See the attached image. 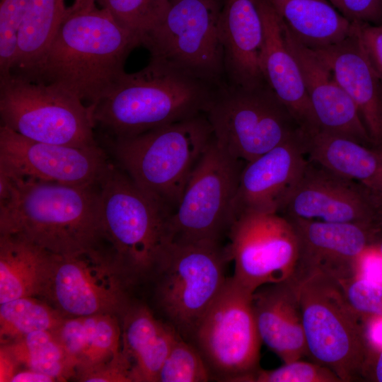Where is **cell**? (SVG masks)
<instances>
[{"label": "cell", "mask_w": 382, "mask_h": 382, "mask_svg": "<svg viewBox=\"0 0 382 382\" xmlns=\"http://www.w3.org/2000/svg\"><path fill=\"white\" fill-rule=\"evenodd\" d=\"M53 255L20 237L0 235V303L22 297H40Z\"/></svg>", "instance_id": "obj_27"}, {"label": "cell", "mask_w": 382, "mask_h": 382, "mask_svg": "<svg viewBox=\"0 0 382 382\" xmlns=\"http://www.w3.org/2000/svg\"><path fill=\"white\" fill-rule=\"evenodd\" d=\"M341 41L313 50L352 99L376 148H382V86L364 51L354 22Z\"/></svg>", "instance_id": "obj_20"}, {"label": "cell", "mask_w": 382, "mask_h": 382, "mask_svg": "<svg viewBox=\"0 0 382 382\" xmlns=\"http://www.w3.org/2000/svg\"><path fill=\"white\" fill-rule=\"evenodd\" d=\"M369 338L376 345L382 347V318H376L368 331Z\"/></svg>", "instance_id": "obj_43"}, {"label": "cell", "mask_w": 382, "mask_h": 382, "mask_svg": "<svg viewBox=\"0 0 382 382\" xmlns=\"http://www.w3.org/2000/svg\"><path fill=\"white\" fill-rule=\"evenodd\" d=\"M240 382H342L329 368L298 359L272 370L258 368Z\"/></svg>", "instance_id": "obj_34"}, {"label": "cell", "mask_w": 382, "mask_h": 382, "mask_svg": "<svg viewBox=\"0 0 382 382\" xmlns=\"http://www.w3.org/2000/svg\"><path fill=\"white\" fill-rule=\"evenodd\" d=\"M252 297L228 277L192 335L190 342L201 354L212 380L240 382L260 367L262 341Z\"/></svg>", "instance_id": "obj_12"}, {"label": "cell", "mask_w": 382, "mask_h": 382, "mask_svg": "<svg viewBox=\"0 0 382 382\" xmlns=\"http://www.w3.org/2000/svg\"><path fill=\"white\" fill-rule=\"evenodd\" d=\"M77 371L109 361L121 347L120 316L101 313L66 317L52 331Z\"/></svg>", "instance_id": "obj_26"}, {"label": "cell", "mask_w": 382, "mask_h": 382, "mask_svg": "<svg viewBox=\"0 0 382 382\" xmlns=\"http://www.w3.org/2000/svg\"><path fill=\"white\" fill-rule=\"evenodd\" d=\"M219 27L226 83L250 88L266 82L260 68L263 25L256 0H224Z\"/></svg>", "instance_id": "obj_22"}, {"label": "cell", "mask_w": 382, "mask_h": 382, "mask_svg": "<svg viewBox=\"0 0 382 382\" xmlns=\"http://www.w3.org/2000/svg\"><path fill=\"white\" fill-rule=\"evenodd\" d=\"M18 177L11 201L0 207V235H13L51 253L66 255L101 243L99 192Z\"/></svg>", "instance_id": "obj_3"}, {"label": "cell", "mask_w": 382, "mask_h": 382, "mask_svg": "<svg viewBox=\"0 0 382 382\" xmlns=\"http://www.w3.org/2000/svg\"><path fill=\"white\" fill-rule=\"evenodd\" d=\"M109 162L97 145L75 146L34 141L0 127V167L26 178L95 186Z\"/></svg>", "instance_id": "obj_16"}, {"label": "cell", "mask_w": 382, "mask_h": 382, "mask_svg": "<svg viewBox=\"0 0 382 382\" xmlns=\"http://www.w3.org/2000/svg\"><path fill=\"white\" fill-rule=\"evenodd\" d=\"M245 164L219 146L213 136L170 216L171 243H221L228 236L231 208Z\"/></svg>", "instance_id": "obj_13"}, {"label": "cell", "mask_w": 382, "mask_h": 382, "mask_svg": "<svg viewBox=\"0 0 382 382\" xmlns=\"http://www.w3.org/2000/svg\"><path fill=\"white\" fill-rule=\"evenodd\" d=\"M377 204V209L380 220V224H382V195H375Z\"/></svg>", "instance_id": "obj_47"}, {"label": "cell", "mask_w": 382, "mask_h": 382, "mask_svg": "<svg viewBox=\"0 0 382 382\" xmlns=\"http://www.w3.org/2000/svg\"><path fill=\"white\" fill-rule=\"evenodd\" d=\"M359 273L364 278L382 284V255L374 243L361 255Z\"/></svg>", "instance_id": "obj_40"}, {"label": "cell", "mask_w": 382, "mask_h": 382, "mask_svg": "<svg viewBox=\"0 0 382 382\" xmlns=\"http://www.w3.org/2000/svg\"><path fill=\"white\" fill-rule=\"evenodd\" d=\"M231 261L217 242H172L148 282L160 318L184 340L192 335L224 286Z\"/></svg>", "instance_id": "obj_6"}, {"label": "cell", "mask_w": 382, "mask_h": 382, "mask_svg": "<svg viewBox=\"0 0 382 382\" xmlns=\"http://www.w3.org/2000/svg\"><path fill=\"white\" fill-rule=\"evenodd\" d=\"M293 35L311 49L328 46L349 35L353 23L326 0H264Z\"/></svg>", "instance_id": "obj_28"}, {"label": "cell", "mask_w": 382, "mask_h": 382, "mask_svg": "<svg viewBox=\"0 0 382 382\" xmlns=\"http://www.w3.org/2000/svg\"><path fill=\"white\" fill-rule=\"evenodd\" d=\"M381 86H382V84H381Z\"/></svg>", "instance_id": "obj_49"}, {"label": "cell", "mask_w": 382, "mask_h": 382, "mask_svg": "<svg viewBox=\"0 0 382 382\" xmlns=\"http://www.w3.org/2000/svg\"><path fill=\"white\" fill-rule=\"evenodd\" d=\"M372 373L377 381L382 382V349L376 358L374 366L372 368Z\"/></svg>", "instance_id": "obj_44"}, {"label": "cell", "mask_w": 382, "mask_h": 382, "mask_svg": "<svg viewBox=\"0 0 382 382\" xmlns=\"http://www.w3.org/2000/svg\"><path fill=\"white\" fill-rule=\"evenodd\" d=\"M20 366L64 381L76 375V368L52 331H37L3 344Z\"/></svg>", "instance_id": "obj_30"}, {"label": "cell", "mask_w": 382, "mask_h": 382, "mask_svg": "<svg viewBox=\"0 0 382 382\" xmlns=\"http://www.w3.org/2000/svg\"><path fill=\"white\" fill-rule=\"evenodd\" d=\"M280 214L325 222L380 224L373 192L308 159Z\"/></svg>", "instance_id": "obj_17"}, {"label": "cell", "mask_w": 382, "mask_h": 382, "mask_svg": "<svg viewBox=\"0 0 382 382\" xmlns=\"http://www.w3.org/2000/svg\"><path fill=\"white\" fill-rule=\"evenodd\" d=\"M351 23L382 24V0H329Z\"/></svg>", "instance_id": "obj_37"}, {"label": "cell", "mask_w": 382, "mask_h": 382, "mask_svg": "<svg viewBox=\"0 0 382 382\" xmlns=\"http://www.w3.org/2000/svg\"><path fill=\"white\" fill-rule=\"evenodd\" d=\"M285 217L298 238V257L289 279L298 286L316 275L338 282L358 277L361 255L374 243L379 226Z\"/></svg>", "instance_id": "obj_15"}, {"label": "cell", "mask_w": 382, "mask_h": 382, "mask_svg": "<svg viewBox=\"0 0 382 382\" xmlns=\"http://www.w3.org/2000/svg\"><path fill=\"white\" fill-rule=\"evenodd\" d=\"M141 45L103 7L81 10L59 28L26 69L13 71L57 85L93 108L125 72V62Z\"/></svg>", "instance_id": "obj_1"}, {"label": "cell", "mask_w": 382, "mask_h": 382, "mask_svg": "<svg viewBox=\"0 0 382 382\" xmlns=\"http://www.w3.org/2000/svg\"><path fill=\"white\" fill-rule=\"evenodd\" d=\"M355 23L365 54L382 84V24Z\"/></svg>", "instance_id": "obj_39"}, {"label": "cell", "mask_w": 382, "mask_h": 382, "mask_svg": "<svg viewBox=\"0 0 382 382\" xmlns=\"http://www.w3.org/2000/svg\"><path fill=\"white\" fill-rule=\"evenodd\" d=\"M375 149L378 152V154L382 156V148H376V147H375Z\"/></svg>", "instance_id": "obj_48"}, {"label": "cell", "mask_w": 382, "mask_h": 382, "mask_svg": "<svg viewBox=\"0 0 382 382\" xmlns=\"http://www.w3.org/2000/svg\"><path fill=\"white\" fill-rule=\"evenodd\" d=\"M221 0H170L160 23L144 37L151 57L216 85L225 79L220 37Z\"/></svg>", "instance_id": "obj_11"}, {"label": "cell", "mask_w": 382, "mask_h": 382, "mask_svg": "<svg viewBox=\"0 0 382 382\" xmlns=\"http://www.w3.org/2000/svg\"><path fill=\"white\" fill-rule=\"evenodd\" d=\"M228 237L226 245L234 263L232 277L249 292L292 276L299 243L293 225L282 214H243L233 223Z\"/></svg>", "instance_id": "obj_14"}, {"label": "cell", "mask_w": 382, "mask_h": 382, "mask_svg": "<svg viewBox=\"0 0 382 382\" xmlns=\"http://www.w3.org/2000/svg\"><path fill=\"white\" fill-rule=\"evenodd\" d=\"M281 21L285 44L299 65L320 130L375 147L357 107L330 68Z\"/></svg>", "instance_id": "obj_19"}, {"label": "cell", "mask_w": 382, "mask_h": 382, "mask_svg": "<svg viewBox=\"0 0 382 382\" xmlns=\"http://www.w3.org/2000/svg\"><path fill=\"white\" fill-rule=\"evenodd\" d=\"M374 244L376 246L381 255H382V224H380L379 225Z\"/></svg>", "instance_id": "obj_45"}, {"label": "cell", "mask_w": 382, "mask_h": 382, "mask_svg": "<svg viewBox=\"0 0 382 382\" xmlns=\"http://www.w3.org/2000/svg\"><path fill=\"white\" fill-rule=\"evenodd\" d=\"M82 0H30L21 25L13 71L29 67L50 44L61 25Z\"/></svg>", "instance_id": "obj_29"}, {"label": "cell", "mask_w": 382, "mask_h": 382, "mask_svg": "<svg viewBox=\"0 0 382 382\" xmlns=\"http://www.w3.org/2000/svg\"><path fill=\"white\" fill-rule=\"evenodd\" d=\"M120 318V354L132 382H158L162 366L180 335L147 305L134 300Z\"/></svg>", "instance_id": "obj_24"}, {"label": "cell", "mask_w": 382, "mask_h": 382, "mask_svg": "<svg viewBox=\"0 0 382 382\" xmlns=\"http://www.w3.org/2000/svg\"><path fill=\"white\" fill-rule=\"evenodd\" d=\"M74 378L86 382H132L120 351L109 361L77 371Z\"/></svg>", "instance_id": "obj_38"}, {"label": "cell", "mask_w": 382, "mask_h": 382, "mask_svg": "<svg viewBox=\"0 0 382 382\" xmlns=\"http://www.w3.org/2000/svg\"><path fill=\"white\" fill-rule=\"evenodd\" d=\"M252 302L262 342L284 363L308 356L298 286L290 279L264 285Z\"/></svg>", "instance_id": "obj_23"}, {"label": "cell", "mask_w": 382, "mask_h": 382, "mask_svg": "<svg viewBox=\"0 0 382 382\" xmlns=\"http://www.w3.org/2000/svg\"><path fill=\"white\" fill-rule=\"evenodd\" d=\"M20 365L11 353L1 345L0 349V381L11 382L13 376L20 370Z\"/></svg>", "instance_id": "obj_41"}, {"label": "cell", "mask_w": 382, "mask_h": 382, "mask_svg": "<svg viewBox=\"0 0 382 382\" xmlns=\"http://www.w3.org/2000/svg\"><path fill=\"white\" fill-rule=\"evenodd\" d=\"M308 357L342 382L361 378L367 361L363 319L347 302L340 283L316 275L299 286Z\"/></svg>", "instance_id": "obj_8"}, {"label": "cell", "mask_w": 382, "mask_h": 382, "mask_svg": "<svg viewBox=\"0 0 382 382\" xmlns=\"http://www.w3.org/2000/svg\"><path fill=\"white\" fill-rule=\"evenodd\" d=\"M112 18L141 41L163 19L170 0H100Z\"/></svg>", "instance_id": "obj_32"}, {"label": "cell", "mask_w": 382, "mask_h": 382, "mask_svg": "<svg viewBox=\"0 0 382 382\" xmlns=\"http://www.w3.org/2000/svg\"><path fill=\"white\" fill-rule=\"evenodd\" d=\"M213 139L205 115L112 142L122 170L171 215L190 177Z\"/></svg>", "instance_id": "obj_5"}, {"label": "cell", "mask_w": 382, "mask_h": 382, "mask_svg": "<svg viewBox=\"0 0 382 382\" xmlns=\"http://www.w3.org/2000/svg\"><path fill=\"white\" fill-rule=\"evenodd\" d=\"M1 125L34 141L97 145L91 107L68 91L11 71L0 76Z\"/></svg>", "instance_id": "obj_7"}, {"label": "cell", "mask_w": 382, "mask_h": 382, "mask_svg": "<svg viewBox=\"0 0 382 382\" xmlns=\"http://www.w3.org/2000/svg\"><path fill=\"white\" fill-rule=\"evenodd\" d=\"M339 283L347 302L363 320L382 318V284L359 276Z\"/></svg>", "instance_id": "obj_36"}, {"label": "cell", "mask_w": 382, "mask_h": 382, "mask_svg": "<svg viewBox=\"0 0 382 382\" xmlns=\"http://www.w3.org/2000/svg\"><path fill=\"white\" fill-rule=\"evenodd\" d=\"M307 161L304 132L300 128L278 146L245 163L231 208L232 224L248 213L280 214Z\"/></svg>", "instance_id": "obj_18"}, {"label": "cell", "mask_w": 382, "mask_h": 382, "mask_svg": "<svg viewBox=\"0 0 382 382\" xmlns=\"http://www.w3.org/2000/svg\"><path fill=\"white\" fill-rule=\"evenodd\" d=\"M308 160L382 195V156L375 147L322 130L304 132Z\"/></svg>", "instance_id": "obj_25"}, {"label": "cell", "mask_w": 382, "mask_h": 382, "mask_svg": "<svg viewBox=\"0 0 382 382\" xmlns=\"http://www.w3.org/2000/svg\"><path fill=\"white\" fill-rule=\"evenodd\" d=\"M134 285L110 247L100 243L73 253L54 254L40 298L66 317L101 313L120 316L133 300Z\"/></svg>", "instance_id": "obj_10"}, {"label": "cell", "mask_w": 382, "mask_h": 382, "mask_svg": "<svg viewBox=\"0 0 382 382\" xmlns=\"http://www.w3.org/2000/svg\"><path fill=\"white\" fill-rule=\"evenodd\" d=\"M98 192L103 240L135 284L148 282L171 243V214L110 163Z\"/></svg>", "instance_id": "obj_4"}, {"label": "cell", "mask_w": 382, "mask_h": 382, "mask_svg": "<svg viewBox=\"0 0 382 382\" xmlns=\"http://www.w3.org/2000/svg\"><path fill=\"white\" fill-rule=\"evenodd\" d=\"M45 300L22 297L0 303L1 345L37 331H53L66 318Z\"/></svg>", "instance_id": "obj_31"}, {"label": "cell", "mask_w": 382, "mask_h": 382, "mask_svg": "<svg viewBox=\"0 0 382 382\" xmlns=\"http://www.w3.org/2000/svg\"><path fill=\"white\" fill-rule=\"evenodd\" d=\"M211 373L201 354L180 336L173 343L160 371L158 382H207Z\"/></svg>", "instance_id": "obj_33"}, {"label": "cell", "mask_w": 382, "mask_h": 382, "mask_svg": "<svg viewBox=\"0 0 382 382\" xmlns=\"http://www.w3.org/2000/svg\"><path fill=\"white\" fill-rule=\"evenodd\" d=\"M263 25L260 68L270 87L306 134L320 130L302 74L288 50L282 21L264 0H256Z\"/></svg>", "instance_id": "obj_21"}, {"label": "cell", "mask_w": 382, "mask_h": 382, "mask_svg": "<svg viewBox=\"0 0 382 382\" xmlns=\"http://www.w3.org/2000/svg\"><path fill=\"white\" fill-rule=\"evenodd\" d=\"M204 115L217 144L245 163L270 151L300 129L267 82L250 88L225 82Z\"/></svg>", "instance_id": "obj_9"}, {"label": "cell", "mask_w": 382, "mask_h": 382, "mask_svg": "<svg viewBox=\"0 0 382 382\" xmlns=\"http://www.w3.org/2000/svg\"><path fill=\"white\" fill-rule=\"evenodd\" d=\"M54 378L43 373L25 368L20 369L12 378L11 382H53Z\"/></svg>", "instance_id": "obj_42"}, {"label": "cell", "mask_w": 382, "mask_h": 382, "mask_svg": "<svg viewBox=\"0 0 382 382\" xmlns=\"http://www.w3.org/2000/svg\"><path fill=\"white\" fill-rule=\"evenodd\" d=\"M100 0H82L81 10H90L96 6V3Z\"/></svg>", "instance_id": "obj_46"}, {"label": "cell", "mask_w": 382, "mask_h": 382, "mask_svg": "<svg viewBox=\"0 0 382 382\" xmlns=\"http://www.w3.org/2000/svg\"><path fill=\"white\" fill-rule=\"evenodd\" d=\"M221 85L150 57L142 69L125 72L95 105V126L123 138L204 115Z\"/></svg>", "instance_id": "obj_2"}, {"label": "cell", "mask_w": 382, "mask_h": 382, "mask_svg": "<svg viewBox=\"0 0 382 382\" xmlns=\"http://www.w3.org/2000/svg\"><path fill=\"white\" fill-rule=\"evenodd\" d=\"M30 0H0V76L14 66L18 34Z\"/></svg>", "instance_id": "obj_35"}]
</instances>
